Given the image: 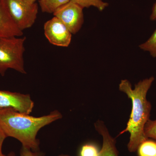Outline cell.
I'll return each mask as SVG.
<instances>
[{
	"label": "cell",
	"instance_id": "1",
	"mask_svg": "<svg viewBox=\"0 0 156 156\" xmlns=\"http://www.w3.org/2000/svg\"><path fill=\"white\" fill-rule=\"evenodd\" d=\"M58 111L51 112L41 117L32 116L12 108H0V131L6 138L13 137L22 146L33 151H40V141L37 136L45 126L62 118Z\"/></svg>",
	"mask_w": 156,
	"mask_h": 156
},
{
	"label": "cell",
	"instance_id": "2",
	"mask_svg": "<svg viewBox=\"0 0 156 156\" xmlns=\"http://www.w3.org/2000/svg\"><path fill=\"white\" fill-rule=\"evenodd\" d=\"M154 80V76H151L140 80L135 85L134 89L127 80H122L119 85L120 91L126 93L132 101V110L127 127L118 136L125 132L130 133L128 149L130 152L137 151L140 144L148 139L144 129L146 124L150 119L152 107L147 98V95Z\"/></svg>",
	"mask_w": 156,
	"mask_h": 156
},
{
	"label": "cell",
	"instance_id": "3",
	"mask_svg": "<svg viewBox=\"0 0 156 156\" xmlns=\"http://www.w3.org/2000/svg\"><path fill=\"white\" fill-rule=\"evenodd\" d=\"M26 37L0 38V74L2 76L9 69L26 74L23 54Z\"/></svg>",
	"mask_w": 156,
	"mask_h": 156
},
{
	"label": "cell",
	"instance_id": "4",
	"mask_svg": "<svg viewBox=\"0 0 156 156\" xmlns=\"http://www.w3.org/2000/svg\"><path fill=\"white\" fill-rule=\"evenodd\" d=\"M11 17L21 31L32 27L38 13V6L36 2L26 0H4Z\"/></svg>",
	"mask_w": 156,
	"mask_h": 156
},
{
	"label": "cell",
	"instance_id": "5",
	"mask_svg": "<svg viewBox=\"0 0 156 156\" xmlns=\"http://www.w3.org/2000/svg\"><path fill=\"white\" fill-rule=\"evenodd\" d=\"M83 9L70 1L59 7L53 14L64 24L72 34H75L80 30L84 23Z\"/></svg>",
	"mask_w": 156,
	"mask_h": 156
},
{
	"label": "cell",
	"instance_id": "6",
	"mask_svg": "<svg viewBox=\"0 0 156 156\" xmlns=\"http://www.w3.org/2000/svg\"><path fill=\"white\" fill-rule=\"evenodd\" d=\"M44 32L50 44L60 47H68L70 44L72 34L62 22L54 17L44 24Z\"/></svg>",
	"mask_w": 156,
	"mask_h": 156
},
{
	"label": "cell",
	"instance_id": "7",
	"mask_svg": "<svg viewBox=\"0 0 156 156\" xmlns=\"http://www.w3.org/2000/svg\"><path fill=\"white\" fill-rule=\"evenodd\" d=\"M34 105L29 94L0 90V108H12L19 112L30 115Z\"/></svg>",
	"mask_w": 156,
	"mask_h": 156
},
{
	"label": "cell",
	"instance_id": "8",
	"mask_svg": "<svg viewBox=\"0 0 156 156\" xmlns=\"http://www.w3.org/2000/svg\"><path fill=\"white\" fill-rule=\"evenodd\" d=\"M23 34L11 17L4 0H0V38L21 37Z\"/></svg>",
	"mask_w": 156,
	"mask_h": 156
},
{
	"label": "cell",
	"instance_id": "9",
	"mask_svg": "<svg viewBox=\"0 0 156 156\" xmlns=\"http://www.w3.org/2000/svg\"><path fill=\"white\" fill-rule=\"evenodd\" d=\"M95 127L103 139L102 147L99 151L98 156H119L115 139L111 136L104 123L98 120L95 123Z\"/></svg>",
	"mask_w": 156,
	"mask_h": 156
},
{
	"label": "cell",
	"instance_id": "10",
	"mask_svg": "<svg viewBox=\"0 0 156 156\" xmlns=\"http://www.w3.org/2000/svg\"><path fill=\"white\" fill-rule=\"evenodd\" d=\"M69 2L70 0H39L42 12L48 14H53L59 7Z\"/></svg>",
	"mask_w": 156,
	"mask_h": 156
},
{
	"label": "cell",
	"instance_id": "11",
	"mask_svg": "<svg viewBox=\"0 0 156 156\" xmlns=\"http://www.w3.org/2000/svg\"><path fill=\"white\" fill-rule=\"evenodd\" d=\"M137 151L138 156H156V140L148 138L140 144Z\"/></svg>",
	"mask_w": 156,
	"mask_h": 156
},
{
	"label": "cell",
	"instance_id": "12",
	"mask_svg": "<svg viewBox=\"0 0 156 156\" xmlns=\"http://www.w3.org/2000/svg\"><path fill=\"white\" fill-rule=\"evenodd\" d=\"M70 1L80 6L83 9L94 7L100 11H103L108 6V3L104 2L103 0H70Z\"/></svg>",
	"mask_w": 156,
	"mask_h": 156
},
{
	"label": "cell",
	"instance_id": "13",
	"mask_svg": "<svg viewBox=\"0 0 156 156\" xmlns=\"http://www.w3.org/2000/svg\"><path fill=\"white\" fill-rule=\"evenodd\" d=\"M140 49L148 52L152 57L156 58V29L147 41L139 46Z\"/></svg>",
	"mask_w": 156,
	"mask_h": 156
},
{
	"label": "cell",
	"instance_id": "14",
	"mask_svg": "<svg viewBox=\"0 0 156 156\" xmlns=\"http://www.w3.org/2000/svg\"><path fill=\"white\" fill-rule=\"evenodd\" d=\"M99 152L97 146L89 143L81 147L78 156H98Z\"/></svg>",
	"mask_w": 156,
	"mask_h": 156
},
{
	"label": "cell",
	"instance_id": "15",
	"mask_svg": "<svg viewBox=\"0 0 156 156\" xmlns=\"http://www.w3.org/2000/svg\"><path fill=\"white\" fill-rule=\"evenodd\" d=\"M144 131L147 138L156 140V119L149 120L146 124Z\"/></svg>",
	"mask_w": 156,
	"mask_h": 156
},
{
	"label": "cell",
	"instance_id": "16",
	"mask_svg": "<svg viewBox=\"0 0 156 156\" xmlns=\"http://www.w3.org/2000/svg\"><path fill=\"white\" fill-rule=\"evenodd\" d=\"M20 156H45V154L38 151H33L30 149L22 146L20 150Z\"/></svg>",
	"mask_w": 156,
	"mask_h": 156
},
{
	"label": "cell",
	"instance_id": "17",
	"mask_svg": "<svg viewBox=\"0 0 156 156\" xmlns=\"http://www.w3.org/2000/svg\"><path fill=\"white\" fill-rule=\"evenodd\" d=\"M6 138L5 135L0 131V156H7L4 154L2 152L3 143Z\"/></svg>",
	"mask_w": 156,
	"mask_h": 156
},
{
	"label": "cell",
	"instance_id": "18",
	"mask_svg": "<svg viewBox=\"0 0 156 156\" xmlns=\"http://www.w3.org/2000/svg\"><path fill=\"white\" fill-rule=\"evenodd\" d=\"M150 18L152 21H155L156 20V2L153 6L151 13Z\"/></svg>",
	"mask_w": 156,
	"mask_h": 156
},
{
	"label": "cell",
	"instance_id": "19",
	"mask_svg": "<svg viewBox=\"0 0 156 156\" xmlns=\"http://www.w3.org/2000/svg\"><path fill=\"white\" fill-rule=\"evenodd\" d=\"M7 156H16V155H15V154L14 152H10V153L7 155Z\"/></svg>",
	"mask_w": 156,
	"mask_h": 156
},
{
	"label": "cell",
	"instance_id": "20",
	"mask_svg": "<svg viewBox=\"0 0 156 156\" xmlns=\"http://www.w3.org/2000/svg\"><path fill=\"white\" fill-rule=\"evenodd\" d=\"M26 1L30 2L35 3L37 1V0H26Z\"/></svg>",
	"mask_w": 156,
	"mask_h": 156
},
{
	"label": "cell",
	"instance_id": "21",
	"mask_svg": "<svg viewBox=\"0 0 156 156\" xmlns=\"http://www.w3.org/2000/svg\"><path fill=\"white\" fill-rule=\"evenodd\" d=\"M58 156H70L67 154H62L59 155Z\"/></svg>",
	"mask_w": 156,
	"mask_h": 156
}]
</instances>
